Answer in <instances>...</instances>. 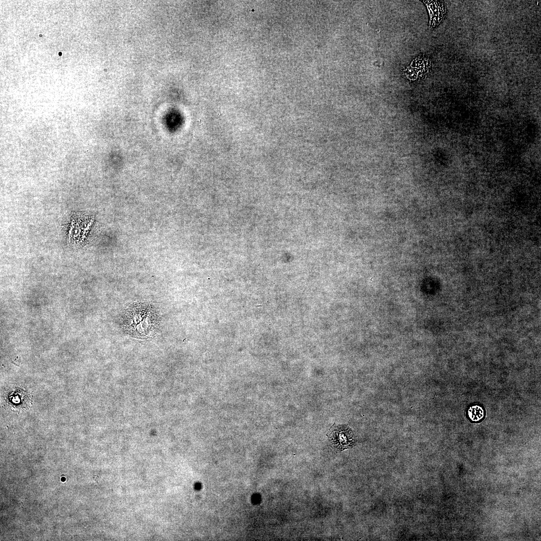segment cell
<instances>
[{"mask_svg": "<svg viewBox=\"0 0 541 541\" xmlns=\"http://www.w3.org/2000/svg\"><path fill=\"white\" fill-rule=\"evenodd\" d=\"M122 326L127 334L138 338L154 335L159 326V320L155 311L146 304H135L124 312Z\"/></svg>", "mask_w": 541, "mask_h": 541, "instance_id": "cell-1", "label": "cell"}, {"mask_svg": "<svg viewBox=\"0 0 541 541\" xmlns=\"http://www.w3.org/2000/svg\"><path fill=\"white\" fill-rule=\"evenodd\" d=\"M328 435L332 446L339 451L351 448L356 443L353 430L346 425L332 427Z\"/></svg>", "mask_w": 541, "mask_h": 541, "instance_id": "cell-2", "label": "cell"}, {"mask_svg": "<svg viewBox=\"0 0 541 541\" xmlns=\"http://www.w3.org/2000/svg\"><path fill=\"white\" fill-rule=\"evenodd\" d=\"M430 67V59L426 56H421L411 62L404 70V74L408 79L415 80L424 76L428 72Z\"/></svg>", "mask_w": 541, "mask_h": 541, "instance_id": "cell-3", "label": "cell"}, {"mask_svg": "<svg viewBox=\"0 0 541 541\" xmlns=\"http://www.w3.org/2000/svg\"><path fill=\"white\" fill-rule=\"evenodd\" d=\"M428 9L430 20L429 27L434 28L443 20L446 13L443 3L437 1H423Z\"/></svg>", "mask_w": 541, "mask_h": 541, "instance_id": "cell-4", "label": "cell"}, {"mask_svg": "<svg viewBox=\"0 0 541 541\" xmlns=\"http://www.w3.org/2000/svg\"><path fill=\"white\" fill-rule=\"evenodd\" d=\"M468 416L472 421H478L481 420L484 415L483 410L479 406L475 405L470 407L468 411Z\"/></svg>", "mask_w": 541, "mask_h": 541, "instance_id": "cell-5", "label": "cell"}]
</instances>
